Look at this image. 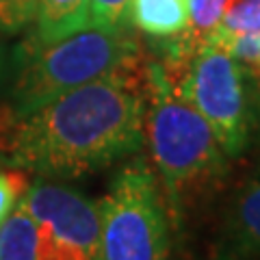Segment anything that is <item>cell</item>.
<instances>
[{
	"label": "cell",
	"instance_id": "6da1fadb",
	"mask_svg": "<svg viewBox=\"0 0 260 260\" xmlns=\"http://www.w3.org/2000/svg\"><path fill=\"white\" fill-rule=\"evenodd\" d=\"M145 56L22 117L0 115V154L46 180H78L143 148Z\"/></svg>",
	"mask_w": 260,
	"mask_h": 260
},
{
	"label": "cell",
	"instance_id": "7a4b0ae2",
	"mask_svg": "<svg viewBox=\"0 0 260 260\" xmlns=\"http://www.w3.org/2000/svg\"><path fill=\"white\" fill-rule=\"evenodd\" d=\"M143 148L165 195L172 230L184 234L219 204L230 184L232 160L154 56H145Z\"/></svg>",
	"mask_w": 260,
	"mask_h": 260
},
{
	"label": "cell",
	"instance_id": "3957f363",
	"mask_svg": "<svg viewBox=\"0 0 260 260\" xmlns=\"http://www.w3.org/2000/svg\"><path fill=\"white\" fill-rule=\"evenodd\" d=\"M141 56V44L130 26H85L52 42L26 37L11 52L0 115H28L54 98L126 68Z\"/></svg>",
	"mask_w": 260,
	"mask_h": 260
},
{
	"label": "cell",
	"instance_id": "277c9868",
	"mask_svg": "<svg viewBox=\"0 0 260 260\" xmlns=\"http://www.w3.org/2000/svg\"><path fill=\"white\" fill-rule=\"evenodd\" d=\"M165 72L176 91L210 124L230 160L260 148V74L251 65L215 44H204Z\"/></svg>",
	"mask_w": 260,
	"mask_h": 260
},
{
	"label": "cell",
	"instance_id": "5b68a950",
	"mask_svg": "<svg viewBox=\"0 0 260 260\" xmlns=\"http://www.w3.org/2000/svg\"><path fill=\"white\" fill-rule=\"evenodd\" d=\"M100 208V260H172V221L148 158L130 156Z\"/></svg>",
	"mask_w": 260,
	"mask_h": 260
},
{
	"label": "cell",
	"instance_id": "8992f818",
	"mask_svg": "<svg viewBox=\"0 0 260 260\" xmlns=\"http://www.w3.org/2000/svg\"><path fill=\"white\" fill-rule=\"evenodd\" d=\"M20 202L37 225L39 260H100V208L89 195L35 178Z\"/></svg>",
	"mask_w": 260,
	"mask_h": 260
},
{
	"label": "cell",
	"instance_id": "52a82bcc",
	"mask_svg": "<svg viewBox=\"0 0 260 260\" xmlns=\"http://www.w3.org/2000/svg\"><path fill=\"white\" fill-rule=\"evenodd\" d=\"M208 251L210 260H260V148L219 200Z\"/></svg>",
	"mask_w": 260,
	"mask_h": 260
},
{
	"label": "cell",
	"instance_id": "ba28073f",
	"mask_svg": "<svg viewBox=\"0 0 260 260\" xmlns=\"http://www.w3.org/2000/svg\"><path fill=\"white\" fill-rule=\"evenodd\" d=\"M128 24L148 46L169 42L189 26V0H130Z\"/></svg>",
	"mask_w": 260,
	"mask_h": 260
},
{
	"label": "cell",
	"instance_id": "9c48e42d",
	"mask_svg": "<svg viewBox=\"0 0 260 260\" xmlns=\"http://www.w3.org/2000/svg\"><path fill=\"white\" fill-rule=\"evenodd\" d=\"M35 42H52L70 32L89 26L87 0H37L35 22H32Z\"/></svg>",
	"mask_w": 260,
	"mask_h": 260
},
{
	"label": "cell",
	"instance_id": "30bf717a",
	"mask_svg": "<svg viewBox=\"0 0 260 260\" xmlns=\"http://www.w3.org/2000/svg\"><path fill=\"white\" fill-rule=\"evenodd\" d=\"M37 251V225L20 202L0 225V260H39Z\"/></svg>",
	"mask_w": 260,
	"mask_h": 260
},
{
	"label": "cell",
	"instance_id": "8fae6325",
	"mask_svg": "<svg viewBox=\"0 0 260 260\" xmlns=\"http://www.w3.org/2000/svg\"><path fill=\"white\" fill-rule=\"evenodd\" d=\"M260 30V0H225L223 15L208 44L225 46L232 37Z\"/></svg>",
	"mask_w": 260,
	"mask_h": 260
},
{
	"label": "cell",
	"instance_id": "7c38bea8",
	"mask_svg": "<svg viewBox=\"0 0 260 260\" xmlns=\"http://www.w3.org/2000/svg\"><path fill=\"white\" fill-rule=\"evenodd\" d=\"M28 189V176L24 169L11 165L0 154V225L7 221L15 206L20 204L24 193Z\"/></svg>",
	"mask_w": 260,
	"mask_h": 260
},
{
	"label": "cell",
	"instance_id": "4fadbf2b",
	"mask_svg": "<svg viewBox=\"0 0 260 260\" xmlns=\"http://www.w3.org/2000/svg\"><path fill=\"white\" fill-rule=\"evenodd\" d=\"M130 0H87L89 26L102 28H126Z\"/></svg>",
	"mask_w": 260,
	"mask_h": 260
},
{
	"label": "cell",
	"instance_id": "5bb4252c",
	"mask_svg": "<svg viewBox=\"0 0 260 260\" xmlns=\"http://www.w3.org/2000/svg\"><path fill=\"white\" fill-rule=\"evenodd\" d=\"M37 0H0V32L18 35L35 22Z\"/></svg>",
	"mask_w": 260,
	"mask_h": 260
},
{
	"label": "cell",
	"instance_id": "9a60e30c",
	"mask_svg": "<svg viewBox=\"0 0 260 260\" xmlns=\"http://www.w3.org/2000/svg\"><path fill=\"white\" fill-rule=\"evenodd\" d=\"M9 59L11 52H7V48L0 44V85H5L7 74H9Z\"/></svg>",
	"mask_w": 260,
	"mask_h": 260
},
{
	"label": "cell",
	"instance_id": "2e32d148",
	"mask_svg": "<svg viewBox=\"0 0 260 260\" xmlns=\"http://www.w3.org/2000/svg\"><path fill=\"white\" fill-rule=\"evenodd\" d=\"M256 72H258V74H260V70H256Z\"/></svg>",
	"mask_w": 260,
	"mask_h": 260
}]
</instances>
